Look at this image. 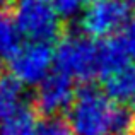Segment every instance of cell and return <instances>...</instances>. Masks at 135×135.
I'll use <instances>...</instances> for the list:
<instances>
[{
    "instance_id": "cell-1",
    "label": "cell",
    "mask_w": 135,
    "mask_h": 135,
    "mask_svg": "<svg viewBox=\"0 0 135 135\" xmlns=\"http://www.w3.org/2000/svg\"><path fill=\"white\" fill-rule=\"evenodd\" d=\"M118 111L103 91L84 87L69 108V125L75 135H116Z\"/></svg>"
},
{
    "instance_id": "cell-2",
    "label": "cell",
    "mask_w": 135,
    "mask_h": 135,
    "mask_svg": "<svg viewBox=\"0 0 135 135\" xmlns=\"http://www.w3.org/2000/svg\"><path fill=\"white\" fill-rule=\"evenodd\" d=\"M56 72L72 80L89 82L98 77V43L79 33L65 34L53 51Z\"/></svg>"
},
{
    "instance_id": "cell-3",
    "label": "cell",
    "mask_w": 135,
    "mask_h": 135,
    "mask_svg": "<svg viewBox=\"0 0 135 135\" xmlns=\"http://www.w3.org/2000/svg\"><path fill=\"white\" fill-rule=\"evenodd\" d=\"M12 19L21 36L29 41L50 43L62 33V21L46 0H16Z\"/></svg>"
},
{
    "instance_id": "cell-4",
    "label": "cell",
    "mask_w": 135,
    "mask_h": 135,
    "mask_svg": "<svg viewBox=\"0 0 135 135\" xmlns=\"http://www.w3.org/2000/svg\"><path fill=\"white\" fill-rule=\"evenodd\" d=\"M132 19V3L128 0L94 2L80 14V27L89 38H109L125 29Z\"/></svg>"
},
{
    "instance_id": "cell-5",
    "label": "cell",
    "mask_w": 135,
    "mask_h": 135,
    "mask_svg": "<svg viewBox=\"0 0 135 135\" xmlns=\"http://www.w3.org/2000/svg\"><path fill=\"white\" fill-rule=\"evenodd\" d=\"M55 63L53 50L48 43H29L22 45L17 53L9 60L10 74L19 80L21 84L27 86H38L50 75L51 65Z\"/></svg>"
},
{
    "instance_id": "cell-6",
    "label": "cell",
    "mask_w": 135,
    "mask_h": 135,
    "mask_svg": "<svg viewBox=\"0 0 135 135\" xmlns=\"http://www.w3.org/2000/svg\"><path fill=\"white\" fill-rule=\"evenodd\" d=\"M75 99L74 80L60 72H53L38 84L34 94V106L41 115L53 118L58 113L65 111L72 106Z\"/></svg>"
},
{
    "instance_id": "cell-7",
    "label": "cell",
    "mask_w": 135,
    "mask_h": 135,
    "mask_svg": "<svg viewBox=\"0 0 135 135\" xmlns=\"http://www.w3.org/2000/svg\"><path fill=\"white\" fill-rule=\"evenodd\" d=\"M104 94L120 106H135V65H127L122 70L104 77Z\"/></svg>"
},
{
    "instance_id": "cell-8",
    "label": "cell",
    "mask_w": 135,
    "mask_h": 135,
    "mask_svg": "<svg viewBox=\"0 0 135 135\" xmlns=\"http://www.w3.org/2000/svg\"><path fill=\"white\" fill-rule=\"evenodd\" d=\"M128 51L123 45L122 36L106 38L98 43V75L108 77L128 65Z\"/></svg>"
},
{
    "instance_id": "cell-9",
    "label": "cell",
    "mask_w": 135,
    "mask_h": 135,
    "mask_svg": "<svg viewBox=\"0 0 135 135\" xmlns=\"http://www.w3.org/2000/svg\"><path fill=\"white\" fill-rule=\"evenodd\" d=\"M24 86L12 75H0V125L22 108Z\"/></svg>"
},
{
    "instance_id": "cell-10",
    "label": "cell",
    "mask_w": 135,
    "mask_h": 135,
    "mask_svg": "<svg viewBox=\"0 0 135 135\" xmlns=\"http://www.w3.org/2000/svg\"><path fill=\"white\" fill-rule=\"evenodd\" d=\"M38 120L33 108H22L0 125V135H36Z\"/></svg>"
},
{
    "instance_id": "cell-11",
    "label": "cell",
    "mask_w": 135,
    "mask_h": 135,
    "mask_svg": "<svg viewBox=\"0 0 135 135\" xmlns=\"http://www.w3.org/2000/svg\"><path fill=\"white\" fill-rule=\"evenodd\" d=\"M21 33L14 22L12 16L0 12V58L10 60L21 48Z\"/></svg>"
},
{
    "instance_id": "cell-12",
    "label": "cell",
    "mask_w": 135,
    "mask_h": 135,
    "mask_svg": "<svg viewBox=\"0 0 135 135\" xmlns=\"http://www.w3.org/2000/svg\"><path fill=\"white\" fill-rule=\"evenodd\" d=\"M36 135H74L69 122L53 116V118H45L41 123H38Z\"/></svg>"
},
{
    "instance_id": "cell-13",
    "label": "cell",
    "mask_w": 135,
    "mask_h": 135,
    "mask_svg": "<svg viewBox=\"0 0 135 135\" xmlns=\"http://www.w3.org/2000/svg\"><path fill=\"white\" fill-rule=\"evenodd\" d=\"M60 19H72L82 12L84 0H46Z\"/></svg>"
},
{
    "instance_id": "cell-14",
    "label": "cell",
    "mask_w": 135,
    "mask_h": 135,
    "mask_svg": "<svg viewBox=\"0 0 135 135\" xmlns=\"http://www.w3.org/2000/svg\"><path fill=\"white\" fill-rule=\"evenodd\" d=\"M122 40H123V45H125L128 55L135 56V21L125 27V34L122 36Z\"/></svg>"
},
{
    "instance_id": "cell-15",
    "label": "cell",
    "mask_w": 135,
    "mask_h": 135,
    "mask_svg": "<svg viewBox=\"0 0 135 135\" xmlns=\"http://www.w3.org/2000/svg\"><path fill=\"white\" fill-rule=\"evenodd\" d=\"M130 3H132V7H135V0H128Z\"/></svg>"
},
{
    "instance_id": "cell-16",
    "label": "cell",
    "mask_w": 135,
    "mask_h": 135,
    "mask_svg": "<svg viewBox=\"0 0 135 135\" xmlns=\"http://www.w3.org/2000/svg\"><path fill=\"white\" fill-rule=\"evenodd\" d=\"M91 3H94V2H103V0H89Z\"/></svg>"
},
{
    "instance_id": "cell-17",
    "label": "cell",
    "mask_w": 135,
    "mask_h": 135,
    "mask_svg": "<svg viewBox=\"0 0 135 135\" xmlns=\"http://www.w3.org/2000/svg\"><path fill=\"white\" fill-rule=\"evenodd\" d=\"M130 135H135V127H133V130H132V133H130Z\"/></svg>"
}]
</instances>
